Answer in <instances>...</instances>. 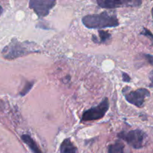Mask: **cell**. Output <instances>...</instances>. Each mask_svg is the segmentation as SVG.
Listing matches in <instances>:
<instances>
[{
	"mask_svg": "<svg viewBox=\"0 0 153 153\" xmlns=\"http://www.w3.org/2000/svg\"><path fill=\"white\" fill-rule=\"evenodd\" d=\"M82 22L86 28L91 29L113 28L119 25L116 16L115 14H110L106 11L98 14L86 15L82 17Z\"/></svg>",
	"mask_w": 153,
	"mask_h": 153,
	"instance_id": "obj_1",
	"label": "cell"
},
{
	"mask_svg": "<svg viewBox=\"0 0 153 153\" xmlns=\"http://www.w3.org/2000/svg\"><path fill=\"white\" fill-rule=\"evenodd\" d=\"M34 43H28L27 41L22 43L16 39H13L10 43L3 49L2 53L5 59L14 60L29 53L38 52L34 50Z\"/></svg>",
	"mask_w": 153,
	"mask_h": 153,
	"instance_id": "obj_2",
	"label": "cell"
},
{
	"mask_svg": "<svg viewBox=\"0 0 153 153\" xmlns=\"http://www.w3.org/2000/svg\"><path fill=\"white\" fill-rule=\"evenodd\" d=\"M118 137L124 140L134 149H141L145 143L146 134L140 129H134L131 131H122L118 134Z\"/></svg>",
	"mask_w": 153,
	"mask_h": 153,
	"instance_id": "obj_3",
	"label": "cell"
},
{
	"mask_svg": "<svg viewBox=\"0 0 153 153\" xmlns=\"http://www.w3.org/2000/svg\"><path fill=\"white\" fill-rule=\"evenodd\" d=\"M110 107L109 100L107 98H104L101 101V102L98 105L95 107H93L88 110L83 112L81 118L82 122L86 121L98 120L105 116Z\"/></svg>",
	"mask_w": 153,
	"mask_h": 153,
	"instance_id": "obj_4",
	"label": "cell"
},
{
	"mask_svg": "<svg viewBox=\"0 0 153 153\" xmlns=\"http://www.w3.org/2000/svg\"><path fill=\"white\" fill-rule=\"evenodd\" d=\"M122 91L126 101L137 108H142L143 106L145 99L150 96L149 91L146 88H140L136 91H130L128 92L126 88H124Z\"/></svg>",
	"mask_w": 153,
	"mask_h": 153,
	"instance_id": "obj_5",
	"label": "cell"
},
{
	"mask_svg": "<svg viewBox=\"0 0 153 153\" xmlns=\"http://www.w3.org/2000/svg\"><path fill=\"white\" fill-rule=\"evenodd\" d=\"M56 4L54 0H31L29 1V7L34 10L38 17H45Z\"/></svg>",
	"mask_w": 153,
	"mask_h": 153,
	"instance_id": "obj_6",
	"label": "cell"
},
{
	"mask_svg": "<svg viewBox=\"0 0 153 153\" xmlns=\"http://www.w3.org/2000/svg\"><path fill=\"white\" fill-rule=\"evenodd\" d=\"M97 4L103 8L112 9L122 7H138L142 4L140 0H98Z\"/></svg>",
	"mask_w": 153,
	"mask_h": 153,
	"instance_id": "obj_7",
	"label": "cell"
},
{
	"mask_svg": "<svg viewBox=\"0 0 153 153\" xmlns=\"http://www.w3.org/2000/svg\"><path fill=\"white\" fill-rule=\"evenodd\" d=\"M21 139L28 146V147L31 149L32 152L33 153H43L37 145L36 142L32 138L30 135H28V134H23V135L21 136Z\"/></svg>",
	"mask_w": 153,
	"mask_h": 153,
	"instance_id": "obj_8",
	"label": "cell"
},
{
	"mask_svg": "<svg viewBox=\"0 0 153 153\" xmlns=\"http://www.w3.org/2000/svg\"><path fill=\"white\" fill-rule=\"evenodd\" d=\"M60 153H77V149L70 139H64L60 145Z\"/></svg>",
	"mask_w": 153,
	"mask_h": 153,
	"instance_id": "obj_9",
	"label": "cell"
},
{
	"mask_svg": "<svg viewBox=\"0 0 153 153\" xmlns=\"http://www.w3.org/2000/svg\"><path fill=\"white\" fill-rule=\"evenodd\" d=\"M98 38L95 35L92 37V40L94 43H106L111 39V34L109 32L103 30L98 31Z\"/></svg>",
	"mask_w": 153,
	"mask_h": 153,
	"instance_id": "obj_10",
	"label": "cell"
},
{
	"mask_svg": "<svg viewBox=\"0 0 153 153\" xmlns=\"http://www.w3.org/2000/svg\"><path fill=\"white\" fill-rule=\"evenodd\" d=\"M108 153H124V144L120 141H116L108 147Z\"/></svg>",
	"mask_w": 153,
	"mask_h": 153,
	"instance_id": "obj_11",
	"label": "cell"
},
{
	"mask_svg": "<svg viewBox=\"0 0 153 153\" xmlns=\"http://www.w3.org/2000/svg\"><path fill=\"white\" fill-rule=\"evenodd\" d=\"M33 85H34V82H27V83L25 85V86L23 87V88L22 89L21 92L20 93V96L23 97V96L26 95V94H28V92H29L30 90L32 89V88L33 87Z\"/></svg>",
	"mask_w": 153,
	"mask_h": 153,
	"instance_id": "obj_12",
	"label": "cell"
},
{
	"mask_svg": "<svg viewBox=\"0 0 153 153\" xmlns=\"http://www.w3.org/2000/svg\"><path fill=\"white\" fill-rule=\"evenodd\" d=\"M140 34L142 35L146 36V37H148L150 40H152L153 41V34L149 31L148 29H147L146 28H143V30L142 31V32L140 33Z\"/></svg>",
	"mask_w": 153,
	"mask_h": 153,
	"instance_id": "obj_13",
	"label": "cell"
},
{
	"mask_svg": "<svg viewBox=\"0 0 153 153\" xmlns=\"http://www.w3.org/2000/svg\"><path fill=\"white\" fill-rule=\"evenodd\" d=\"M142 57H143L146 60L148 64L153 65V55H149V54H142Z\"/></svg>",
	"mask_w": 153,
	"mask_h": 153,
	"instance_id": "obj_14",
	"label": "cell"
},
{
	"mask_svg": "<svg viewBox=\"0 0 153 153\" xmlns=\"http://www.w3.org/2000/svg\"><path fill=\"white\" fill-rule=\"evenodd\" d=\"M122 81L124 82H130V76H129L126 73H122Z\"/></svg>",
	"mask_w": 153,
	"mask_h": 153,
	"instance_id": "obj_15",
	"label": "cell"
},
{
	"mask_svg": "<svg viewBox=\"0 0 153 153\" xmlns=\"http://www.w3.org/2000/svg\"><path fill=\"white\" fill-rule=\"evenodd\" d=\"M150 81H151V82H150L149 87L150 88H153V73H152L151 76H150Z\"/></svg>",
	"mask_w": 153,
	"mask_h": 153,
	"instance_id": "obj_16",
	"label": "cell"
},
{
	"mask_svg": "<svg viewBox=\"0 0 153 153\" xmlns=\"http://www.w3.org/2000/svg\"><path fill=\"white\" fill-rule=\"evenodd\" d=\"M2 11H3V9L2 7V6L0 5V16L2 15Z\"/></svg>",
	"mask_w": 153,
	"mask_h": 153,
	"instance_id": "obj_17",
	"label": "cell"
},
{
	"mask_svg": "<svg viewBox=\"0 0 153 153\" xmlns=\"http://www.w3.org/2000/svg\"><path fill=\"white\" fill-rule=\"evenodd\" d=\"M152 18H153V7L152 9Z\"/></svg>",
	"mask_w": 153,
	"mask_h": 153,
	"instance_id": "obj_18",
	"label": "cell"
}]
</instances>
